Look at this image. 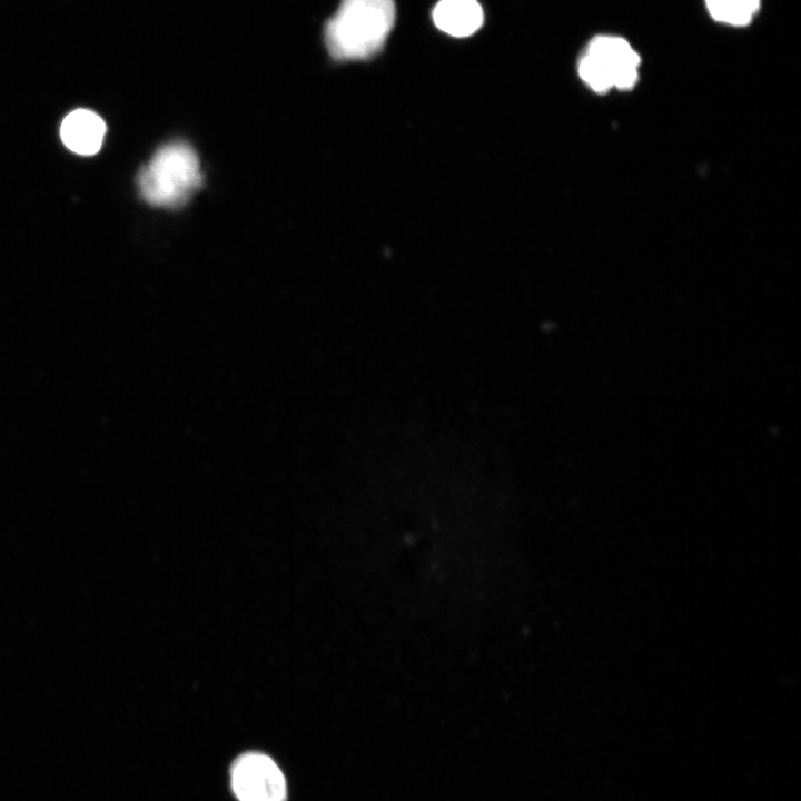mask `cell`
Listing matches in <instances>:
<instances>
[{
	"instance_id": "cell-7",
	"label": "cell",
	"mask_w": 801,
	"mask_h": 801,
	"mask_svg": "<svg viewBox=\"0 0 801 801\" xmlns=\"http://www.w3.org/2000/svg\"><path fill=\"white\" fill-rule=\"evenodd\" d=\"M710 16L724 24L734 27L751 22L760 7V0H705Z\"/></svg>"
},
{
	"instance_id": "cell-4",
	"label": "cell",
	"mask_w": 801,
	"mask_h": 801,
	"mask_svg": "<svg viewBox=\"0 0 801 801\" xmlns=\"http://www.w3.org/2000/svg\"><path fill=\"white\" fill-rule=\"evenodd\" d=\"M231 788L239 801H285L286 780L268 755L248 752L234 762Z\"/></svg>"
},
{
	"instance_id": "cell-3",
	"label": "cell",
	"mask_w": 801,
	"mask_h": 801,
	"mask_svg": "<svg viewBox=\"0 0 801 801\" xmlns=\"http://www.w3.org/2000/svg\"><path fill=\"white\" fill-rule=\"evenodd\" d=\"M641 59L633 47L616 36L593 38L578 62V76L593 91L632 89L639 79Z\"/></svg>"
},
{
	"instance_id": "cell-2",
	"label": "cell",
	"mask_w": 801,
	"mask_h": 801,
	"mask_svg": "<svg viewBox=\"0 0 801 801\" xmlns=\"http://www.w3.org/2000/svg\"><path fill=\"white\" fill-rule=\"evenodd\" d=\"M201 184L198 156L185 142H171L159 148L137 175L144 200L165 208L186 205Z\"/></svg>"
},
{
	"instance_id": "cell-6",
	"label": "cell",
	"mask_w": 801,
	"mask_h": 801,
	"mask_svg": "<svg viewBox=\"0 0 801 801\" xmlns=\"http://www.w3.org/2000/svg\"><path fill=\"white\" fill-rule=\"evenodd\" d=\"M433 21L453 37H468L483 24L484 13L477 0H439L433 10Z\"/></svg>"
},
{
	"instance_id": "cell-1",
	"label": "cell",
	"mask_w": 801,
	"mask_h": 801,
	"mask_svg": "<svg viewBox=\"0 0 801 801\" xmlns=\"http://www.w3.org/2000/svg\"><path fill=\"white\" fill-rule=\"evenodd\" d=\"M395 17L394 0H342L325 26L328 52L340 61L373 57L383 48Z\"/></svg>"
},
{
	"instance_id": "cell-5",
	"label": "cell",
	"mask_w": 801,
	"mask_h": 801,
	"mask_svg": "<svg viewBox=\"0 0 801 801\" xmlns=\"http://www.w3.org/2000/svg\"><path fill=\"white\" fill-rule=\"evenodd\" d=\"M106 130V122L98 113L88 109H76L62 120L60 137L70 151L80 156H92L100 150Z\"/></svg>"
}]
</instances>
